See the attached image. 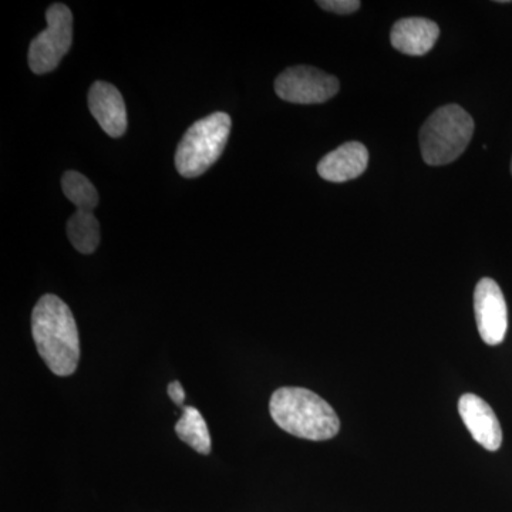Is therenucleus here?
<instances>
[{"mask_svg": "<svg viewBox=\"0 0 512 512\" xmlns=\"http://www.w3.org/2000/svg\"><path fill=\"white\" fill-rule=\"evenodd\" d=\"M231 131L227 113L211 114L188 128L175 153V167L184 178H197L224 153Z\"/></svg>", "mask_w": 512, "mask_h": 512, "instance_id": "obj_4", "label": "nucleus"}, {"mask_svg": "<svg viewBox=\"0 0 512 512\" xmlns=\"http://www.w3.org/2000/svg\"><path fill=\"white\" fill-rule=\"evenodd\" d=\"M439 37V25L433 20L406 18L394 23L390 42L403 55L423 56L433 49Z\"/></svg>", "mask_w": 512, "mask_h": 512, "instance_id": "obj_11", "label": "nucleus"}, {"mask_svg": "<svg viewBox=\"0 0 512 512\" xmlns=\"http://www.w3.org/2000/svg\"><path fill=\"white\" fill-rule=\"evenodd\" d=\"M64 195L73 202L79 211L92 212L99 205V192L89 178L77 171H67L62 178Z\"/></svg>", "mask_w": 512, "mask_h": 512, "instance_id": "obj_14", "label": "nucleus"}, {"mask_svg": "<svg viewBox=\"0 0 512 512\" xmlns=\"http://www.w3.org/2000/svg\"><path fill=\"white\" fill-rule=\"evenodd\" d=\"M175 433L181 441L194 448L197 453L204 454V456L211 453L210 430H208L207 423H205L200 410L195 409V407H183V416L175 424Z\"/></svg>", "mask_w": 512, "mask_h": 512, "instance_id": "obj_12", "label": "nucleus"}, {"mask_svg": "<svg viewBox=\"0 0 512 512\" xmlns=\"http://www.w3.org/2000/svg\"><path fill=\"white\" fill-rule=\"evenodd\" d=\"M67 237L80 254H93L100 244V225L93 212L77 211L67 222Z\"/></svg>", "mask_w": 512, "mask_h": 512, "instance_id": "obj_13", "label": "nucleus"}, {"mask_svg": "<svg viewBox=\"0 0 512 512\" xmlns=\"http://www.w3.org/2000/svg\"><path fill=\"white\" fill-rule=\"evenodd\" d=\"M32 335L37 352L50 372L70 376L80 360V339L76 320L59 296L47 293L32 312Z\"/></svg>", "mask_w": 512, "mask_h": 512, "instance_id": "obj_1", "label": "nucleus"}, {"mask_svg": "<svg viewBox=\"0 0 512 512\" xmlns=\"http://www.w3.org/2000/svg\"><path fill=\"white\" fill-rule=\"evenodd\" d=\"M511 173H512V161H511Z\"/></svg>", "mask_w": 512, "mask_h": 512, "instance_id": "obj_17", "label": "nucleus"}, {"mask_svg": "<svg viewBox=\"0 0 512 512\" xmlns=\"http://www.w3.org/2000/svg\"><path fill=\"white\" fill-rule=\"evenodd\" d=\"M47 28L32 40L29 66L33 73L53 72L73 43V15L62 3L50 6L46 13Z\"/></svg>", "mask_w": 512, "mask_h": 512, "instance_id": "obj_5", "label": "nucleus"}, {"mask_svg": "<svg viewBox=\"0 0 512 512\" xmlns=\"http://www.w3.org/2000/svg\"><path fill=\"white\" fill-rule=\"evenodd\" d=\"M168 396L177 406L184 407L185 392L180 382L170 383V386H168Z\"/></svg>", "mask_w": 512, "mask_h": 512, "instance_id": "obj_16", "label": "nucleus"}, {"mask_svg": "<svg viewBox=\"0 0 512 512\" xmlns=\"http://www.w3.org/2000/svg\"><path fill=\"white\" fill-rule=\"evenodd\" d=\"M89 109L110 137L119 138L127 130V110L123 96L113 84L96 82L89 92Z\"/></svg>", "mask_w": 512, "mask_h": 512, "instance_id": "obj_9", "label": "nucleus"}, {"mask_svg": "<svg viewBox=\"0 0 512 512\" xmlns=\"http://www.w3.org/2000/svg\"><path fill=\"white\" fill-rule=\"evenodd\" d=\"M458 413L473 439L488 451H497L503 443V430L490 404L477 394L466 393L458 400Z\"/></svg>", "mask_w": 512, "mask_h": 512, "instance_id": "obj_8", "label": "nucleus"}, {"mask_svg": "<svg viewBox=\"0 0 512 512\" xmlns=\"http://www.w3.org/2000/svg\"><path fill=\"white\" fill-rule=\"evenodd\" d=\"M474 312L481 339L487 345L503 343L508 329V309L500 285L491 278H483L474 292Z\"/></svg>", "mask_w": 512, "mask_h": 512, "instance_id": "obj_7", "label": "nucleus"}, {"mask_svg": "<svg viewBox=\"0 0 512 512\" xmlns=\"http://www.w3.org/2000/svg\"><path fill=\"white\" fill-rule=\"evenodd\" d=\"M369 151L362 143L350 141L330 151L318 164V174L330 183H346L365 173Z\"/></svg>", "mask_w": 512, "mask_h": 512, "instance_id": "obj_10", "label": "nucleus"}, {"mask_svg": "<svg viewBox=\"0 0 512 512\" xmlns=\"http://www.w3.org/2000/svg\"><path fill=\"white\" fill-rule=\"evenodd\" d=\"M269 412L282 430L299 439L330 440L340 430V420L332 406L303 387L276 390L269 402Z\"/></svg>", "mask_w": 512, "mask_h": 512, "instance_id": "obj_2", "label": "nucleus"}, {"mask_svg": "<svg viewBox=\"0 0 512 512\" xmlns=\"http://www.w3.org/2000/svg\"><path fill=\"white\" fill-rule=\"evenodd\" d=\"M474 128L473 117L457 104L434 111L420 130L424 163L437 167L456 161L470 144Z\"/></svg>", "mask_w": 512, "mask_h": 512, "instance_id": "obj_3", "label": "nucleus"}, {"mask_svg": "<svg viewBox=\"0 0 512 512\" xmlns=\"http://www.w3.org/2000/svg\"><path fill=\"white\" fill-rule=\"evenodd\" d=\"M339 89V80L335 76L311 66L289 67L275 82L276 94L293 104L326 103L338 94Z\"/></svg>", "mask_w": 512, "mask_h": 512, "instance_id": "obj_6", "label": "nucleus"}, {"mask_svg": "<svg viewBox=\"0 0 512 512\" xmlns=\"http://www.w3.org/2000/svg\"><path fill=\"white\" fill-rule=\"evenodd\" d=\"M318 5L336 15H350L359 10L362 3L359 0H319Z\"/></svg>", "mask_w": 512, "mask_h": 512, "instance_id": "obj_15", "label": "nucleus"}]
</instances>
